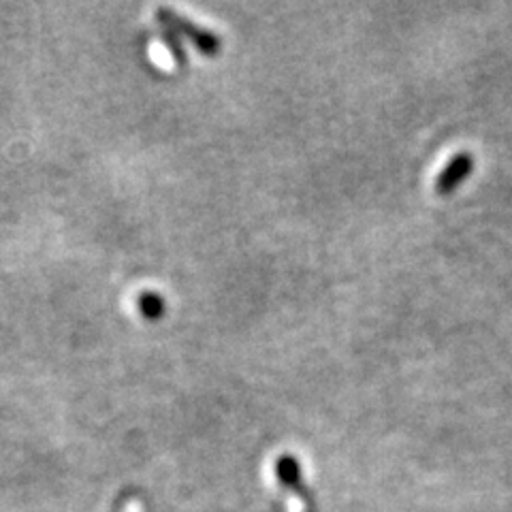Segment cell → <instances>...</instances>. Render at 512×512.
Returning a JSON list of instances; mask_svg holds the SVG:
<instances>
[{
  "mask_svg": "<svg viewBox=\"0 0 512 512\" xmlns=\"http://www.w3.org/2000/svg\"><path fill=\"white\" fill-rule=\"evenodd\" d=\"M276 472H278V478L282 480L284 487L299 493L301 498H306V487H303V483H301L299 463L293 455H282L276 463Z\"/></svg>",
  "mask_w": 512,
  "mask_h": 512,
  "instance_id": "3957f363",
  "label": "cell"
},
{
  "mask_svg": "<svg viewBox=\"0 0 512 512\" xmlns=\"http://www.w3.org/2000/svg\"><path fill=\"white\" fill-rule=\"evenodd\" d=\"M474 169V156L470 152H457L436 178V192L438 195H448L453 192L463 180L468 178Z\"/></svg>",
  "mask_w": 512,
  "mask_h": 512,
  "instance_id": "7a4b0ae2",
  "label": "cell"
},
{
  "mask_svg": "<svg viewBox=\"0 0 512 512\" xmlns=\"http://www.w3.org/2000/svg\"><path fill=\"white\" fill-rule=\"evenodd\" d=\"M139 310L148 318H160L165 314V299L158 293H143L139 297Z\"/></svg>",
  "mask_w": 512,
  "mask_h": 512,
  "instance_id": "277c9868",
  "label": "cell"
},
{
  "mask_svg": "<svg viewBox=\"0 0 512 512\" xmlns=\"http://www.w3.org/2000/svg\"><path fill=\"white\" fill-rule=\"evenodd\" d=\"M156 18H158L160 24H167L175 32H182V35L188 37L192 43H195L203 54L214 56V54H218V50L222 47V39L216 35L214 30L205 28V26H199L197 22L184 18V15L178 13L175 9L158 7L156 9Z\"/></svg>",
  "mask_w": 512,
  "mask_h": 512,
  "instance_id": "6da1fadb",
  "label": "cell"
},
{
  "mask_svg": "<svg viewBox=\"0 0 512 512\" xmlns=\"http://www.w3.org/2000/svg\"><path fill=\"white\" fill-rule=\"evenodd\" d=\"M160 39L165 41V45L169 47V52H171V56L178 60V64H186V54H184V47H182V43H180V39H178V35H175V30L173 28H169L167 24H163V28H160Z\"/></svg>",
  "mask_w": 512,
  "mask_h": 512,
  "instance_id": "5b68a950",
  "label": "cell"
}]
</instances>
